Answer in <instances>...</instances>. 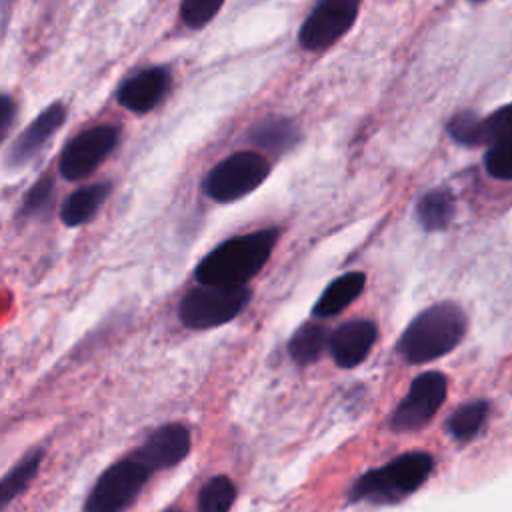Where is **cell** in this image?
Returning a JSON list of instances; mask_svg holds the SVG:
<instances>
[{
    "instance_id": "6da1fadb",
    "label": "cell",
    "mask_w": 512,
    "mask_h": 512,
    "mask_svg": "<svg viewBox=\"0 0 512 512\" xmlns=\"http://www.w3.org/2000/svg\"><path fill=\"white\" fill-rule=\"evenodd\" d=\"M278 240V230L264 228L234 236L208 252L194 270L200 284L206 286H246L264 264Z\"/></svg>"
},
{
    "instance_id": "7a4b0ae2",
    "label": "cell",
    "mask_w": 512,
    "mask_h": 512,
    "mask_svg": "<svg viewBox=\"0 0 512 512\" xmlns=\"http://www.w3.org/2000/svg\"><path fill=\"white\" fill-rule=\"evenodd\" d=\"M466 332V316L454 302H438L422 310L398 340L400 356L410 364H424L448 354Z\"/></svg>"
},
{
    "instance_id": "3957f363",
    "label": "cell",
    "mask_w": 512,
    "mask_h": 512,
    "mask_svg": "<svg viewBox=\"0 0 512 512\" xmlns=\"http://www.w3.org/2000/svg\"><path fill=\"white\" fill-rule=\"evenodd\" d=\"M434 468L432 456L426 452H406L388 464L368 470L350 488V502L394 504L418 490Z\"/></svg>"
},
{
    "instance_id": "277c9868",
    "label": "cell",
    "mask_w": 512,
    "mask_h": 512,
    "mask_svg": "<svg viewBox=\"0 0 512 512\" xmlns=\"http://www.w3.org/2000/svg\"><path fill=\"white\" fill-rule=\"evenodd\" d=\"M246 286H198L184 294L178 306L180 322L192 330L216 328L236 318L250 302Z\"/></svg>"
},
{
    "instance_id": "5b68a950",
    "label": "cell",
    "mask_w": 512,
    "mask_h": 512,
    "mask_svg": "<svg viewBox=\"0 0 512 512\" xmlns=\"http://www.w3.org/2000/svg\"><path fill=\"white\" fill-rule=\"evenodd\" d=\"M268 174L270 162L260 152H236L206 174L202 190L216 202H234L254 192Z\"/></svg>"
},
{
    "instance_id": "8992f818",
    "label": "cell",
    "mask_w": 512,
    "mask_h": 512,
    "mask_svg": "<svg viewBox=\"0 0 512 512\" xmlns=\"http://www.w3.org/2000/svg\"><path fill=\"white\" fill-rule=\"evenodd\" d=\"M152 472L134 456L124 458L110 468L96 480L94 488L90 490L84 512H122L126 510L146 484Z\"/></svg>"
},
{
    "instance_id": "52a82bcc",
    "label": "cell",
    "mask_w": 512,
    "mask_h": 512,
    "mask_svg": "<svg viewBox=\"0 0 512 512\" xmlns=\"http://www.w3.org/2000/svg\"><path fill=\"white\" fill-rule=\"evenodd\" d=\"M446 390L448 382L440 372H424L416 376L408 394L392 412L390 428L394 432H416L424 428L442 406Z\"/></svg>"
},
{
    "instance_id": "ba28073f",
    "label": "cell",
    "mask_w": 512,
    "mask_h": 512,
    "mask_svg": "<svg viewBox=\"0 0 512 512\" xmlns=\"http://www.w3.org/2000/svg\"><path fill=\"white\" fill-rule=\"evenodd\" d=\"M360 0H320L298 30L302 48L316 52L336 44L356 22Z\"/></svg>"
},
{
    "instance_id": "9c48e42d",
    "label": "cell",
    "mask_w": 512,
    "mask_h": 512,
    "mask_svg": "<svg viewBox=\"0 0 512 512\" xmlns=\"http://www.w3.org/2000/svg\"><path fill=\"white\" fill-rule=\"evenodd\" d=\"M118 146V130L114 126H94L74 136L58 158L60 174L66 180H82L90 176Z\"/></svg>"
},
{
    "instance_id": "30bf717a",
    "label": "cell",
    "mask_w": 512,
    "mask_h": 512,
    "mask_svg": "<svg viewBox=\"0 0 512 512\" xmlns=\"http://www.w3.org/2000/svg\"><path fill=\"white\" fill-rule=\"evenodd\" d=\"M190 452V432L182 424H164L156 428L146 442L134 452L150 472L158 468H170L182 462Z\"/></svg>"
},
{
    "instance_id": "8fae6325",
    "label": "cell",
    "mask_w": 512,
    "mask_h": 512,
    "mask_svg": "<svg viewBox=\"0 0 512 512\" xmlns=\"http://www.w3.org/2000/svg\"><path fill=\"white\" fill-rule=\"evenodd\" d=\"M66 120V108L60 102H54L46 110H42L14 140L8 152V166L10 168H20L28 164L40 150L42 146L60 130V126Z\"/></svg>"
},
{
    "instance_id": "7c38bea8",
    "label": "cell",
    "mask_w": 512,
    "mask_h": 512,
    "mask_svg": "<svg viewBox=\"0 0 512 512\" xmlns=\"http://www.w3.org/2000/svg\"><path fill=\"white\" fill-rule=\"evenodd\" d=\"M378 330L372 320H350L338 326L330 336V352L340 368H354L366 360Z\"/></svg>"
},
{
    "instance_id": "4fadbf2b",
    "label": "cell",
    "mask_w": 512,
    "mask_h": 512,
    "mask_svg": "<svg viewBox=\"0 0 512 512\" xmlns=\"http://www.w3.org/2000/svg\"><path fill=\"white\" fill-rule=\"evenodd\" d=\"M168 88L170 74L166 68H146L120 86L118 102L136 114H144L160 104Z\"/></svg>"
},
{
    "instance_id": "5bb4252c",
    "label": "cell",
    "mask_w": 512,
    "mask_h": 512,
    "mask_svg": "<svg viewBox=\"0 0 512 512\" xmlns=\"http://www.w3.org/2000/svg\"><path fill=\"white\" fill-rule=\"evenodd\" d=\"M298 140H300V132L296 124L280 116L264 118L252 124L248 130V142H252L256 148L264 152H274V154L288 152Z\"/></svg>"
},
{
    "instance_id": "9a60e30c",
    "label": "cell",
    "mask_w": 512,
    "mask_h": 512,
    "mask_svg": "<svg viewBox=\"0 0 512 512\" xmlns=\"http://www.w3.org/2000/svg\"><path fill=\"white\" fill-rule=\"evenodd\" d=\"M364 282V272H346L338 276L316 300L312 314L316 318H330L334 314H340L348 304H352L360 296V292L364 290Z\"/></svg>"
},
{
    "instance_id": "2e32d148",
    "label": "cell",
    "mask_w": 512,
    "mask_h": 512,
    "mask_svg": "<svg viewBox=\"0 0 512 512\" xmlns=\"http://www.w3.org/2000/svg\"><path fill=\"white\" fill-rule=\"evenodd\" d=\"M110 194V184H90L84 188H78L68 196L60 210V218L66 226H82L88 220L94 218L98 208L104 204L106 196Z\"/></svg>"
},
{
    "instance_id": "e0dca14e",
    "label": "cell",
    "mask_w": 512,
    "mask_h": 512,
    "mask_svg": "<svg viewBox=\"0 0 512 512\" xmlns=\"http://www.w3.org/2000/svg\"><path fill=\"white\" fill-rule=\"evenodd\" d=\"M328 344H330L328 330L322 324L310 322L300 326L294 332V336L288 342V352L296 364L306 366L316 362Z\"/></svg>"
},
{
    "instance_id": "ac0fdd59",
    "label": "cell",
    "mask_w": 512,
    "mask_h": 512,
    "mask_svg": "<svg viewBox=\"0 0 512 512\" xmlns=\"http://www.w3.org/2000/svg\"><path fill=\"white\" fill-rule=\"evenodd\" d=\"M452 216H454V200L446 190H430L416 204V218L430 232L446 228Z\"/></svg>"
},
{
    "instance_id": "d6986e66",
    "label": "cell",
    "mask_w": 512,
    "mask_h": 512,
    "mask_svg": "<svg viewBox=\"0 0 512 512\" xmlns=\"http://www.w3.org/2000/svg\"><path fill=\"white\" fill-rule=\"evenodd\" d=\"M40 460H42V452L34 450L30 452L26 458H22L4 478H2V486H0V496H2V506H8L10 500H14L16 496H20L28 484L34 480L38 468H40Z\"/></svg>"
},
{
    "instance_id": "ffe728a7",
    "label": "cell",
    "mask_w": 512,
    "mask_h": 512,
    "mask_svg": "<svg viewBox=\"0 0 512 512\" xmlns=\"http://www.w3.org/2000/svg\"><path fill=\"white\" fill-rule=\"evenodd\" d=\"M236 486L228 476H214L204 482L198 494V512H230Z\"/></svg>"
},
{
    "instance_id": "44dd1931",
    "label": "cell",
    "mask_w": 512,
    "mask_h": 512,
    "mask_svg": "<svg viewBox=\"0 0 512 512\" xmlns=\"http://www.w3.org/2000/svg\"><path fill=\"white\" fill-rule=\"evenodd\" d=\"M486 412L488 404L484 400H474L460 406L448 420V432L460 442L474 438L486 420Z\"/></svg>"
},
{
    "instance_id": "7402d4cb",
    "label": "cell",
    "mask_w": 512,
    "mask_h": 512,
    "mask_svg": "<svg viewBox=\"0 0 512 512\" xmlns=\"http://www.w3.org/2000/svg\"><path fill=\"white\" fill-rule=\"evenodd\" d=\"M512 140V104L494 110L490 116L480 118L478 144H498Z\"/></svg>"
},
{
    "instance_id": "603a6c76",
    "label": "cell",
    "mask_w": 512,
    "mask_h": 512,
    "mask_svg": "<svg viewBox=\"0 0 512 512\" xmlns=\"http://www.w3.org/2000/svg\"><path fill=\"white\" fill-rule=\"evenodd\" d=\"M52 198H54V182H52L50 176H42L26 192L24 202H22V214H26L30 218L44 216L52 206Z\"/></svg>"
},
{
    "instance_id": "cb8c5ba5",
    "label": "cell",
    "mask_w": 512,
    "mask_h": 512,
    "mask_svg": "<svg viewBox=\"0 0 512 512\" xmlns=\"http://www.w3.org/2000/svg\"><path fill=\"white\" fill-rule=\"evenodd\" d=\"M224 0H182L180 18L190 28L206 26L222 8Z\"/></svg>"
},
{
    "instance_id": "d4e9b609",
    "label": "cell",
    "mask_w": 512,
    "mask_h": 512,
    "mask_svg": "<svg viewBox=\"0 0 512 512\" xmlns=\"http://www.w3.org/2000/svg\"><path fill=\"white\" fill-rule=\"evenodd\" d=\"M486 172L498 180H512V140L498 142L484 154Z\"/></svg>"
},
{
    "instance_id": "484cf974",
    "label": "cell",
    "mask_w": 512,
    "mask_h": 512,
    "mask_svg": "<svg viewBox=\"0 0 512 512\" xmlns=\"http://www.w3.org/2000/svg\"><path fill=\"white\" fill-rule=\"evenodd\" d=\"M478 126L480 118L472 112H460L448 122L450 136L466 146H478Z\"/></svg>"
},
{
    "instance_id": "4316f807",
    "label": "cell",
    "mask_w": 512,
    "mask_h": 512,
    "mask_svg": "<svg viewBox=\"0 0 512 512\" xmlns=\"http://www.w3.org/2000/svg\"><path fill=\"white\" fill-rule=\"evenodd\" d=\"M12 118H14V102L8 94H2V98H0V134H2V138H6Z\"/></svg>"
},
{
    "instance_id": "83f0119b",
    "label": "cell",
    "mask_w": 512,
    "mask_h": 512,
    "mask_svg": "<svg viewBox=\"0 0 512 512\" xmlns=\"http://www.w3.org/2000/svg\"><path fill=\"white\" fill-rule=\"evenodd\" d=\"M166 512H180V510H176V508H170V510H166Z\"/></svg>"
},
{
    "instance_id": "f1b7e54d",
    "label": "cell",
    "mask_w": 512,
    "mask_h": 512,
    "mask_svg": "<svg viewBox=\"0 0 512 512\" xmlns=\"http://www.w3.org/2000/svg\"><path fill=\"white\" fill-rule=\"evenodd\" d=\"M472 2H482V0H472Z\"/></svg>"
}]
</instances>
